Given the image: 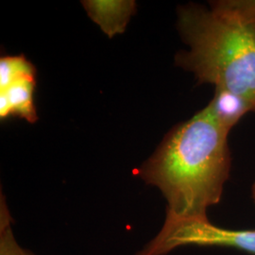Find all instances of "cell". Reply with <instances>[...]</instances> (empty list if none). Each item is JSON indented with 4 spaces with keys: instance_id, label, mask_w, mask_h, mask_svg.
Here are the masks:
<instances>
[{
    "instance_id": "7",
    "label": "cell",
    "mask_w": 255,
    "mask_h": 255,
    "mask_svg": "<svg viewBox=\"0 0 255 255\" xmlns=\"http://www.w3.org/2000/svg\"><path fill=\"white\" fill-rule=\"evenodd\" d=\"M34 65L24 56H7L0 60V91L24 78H35Z\"/></svg>"
},
{
    "instance_id": "2",
    "label": "cell",
    "mask_w": 255,
    "mask_h": 255,
    "mask_svg": "<svg viewBox=\"0 0 255 255\" xmlns=\"http://www.w3.org/2000/svg\"><path fill=\"white\" fill-rule=\"evenodd\" d=\"M177 27L189 50L177 54L176 64L255 112V0L181 6Z\"/></svg>"
},
{
    "instance_id": "3",
    "label": "cell",
    "mask_w": 255,
    "mask_h": 255,
    "mask_svg": "<svg viewBox=\"0 0 255 255\" xmlns=\"http://www.w3.org/2000/svg\"><path fill=\"white\" fill-rule=\"evenodd\" d=\"M224 247L255 255V230H229L206 220L164 219L159 233L135 255H165L180 247Z\"/></svg>"
},
{
    "instance_id": "8",
    "label": "cell",
    "mask_w": 255,
    "mask_h": 255,
    "mask_svg": "<svg viewBox=\"0 0 255 255\" xmlns=\"http://www.w3.org/2000/svg\"><path fill=\"white\" fill-rule=\"evenodd\" d=\"M11 216L3 195L0 201V255H34L19 244L14 237Z\"/></svg>"
},
{
    "instance_id": "5",
    "label": "cell",
    "mask_w": 255,
    "mask_h": 255,
    "mask_svg": "<svg viewBox=\"0 0 255 255\" xmlns=\"http://www.w3.org/2000/svg\"><path fill=\"white\" fill-rule=\"evenodd\" d=\"M83 6L94 22L111 38L123 33L135 11L134 1H83Z\"/></svg>"
},
{
    "instance_id": "1",
    "label": "cell",
    "mask_w": 255,
    "mask_h": 255,
    "mask_svg": "<svg viewBox=\"0 0 255 255\" xmlns=\"http://www.w3.org/2000/svg\"><path fill=\"white\" fill-rule=\"evenodd\" d=\"M230 131L206 106L175 126L137 170L163 194L166 219H208L207 210L220 201L230 177Z\"/></svg>"
},
{
    "instance_id": "6",
    "label": "cell",
    "mask_w": 255,
    "mask_h": 255,
    "mask_svg": "<svg viewBox=\"0 0 255 255\" xmlns=\"http://www.w3.org/2000/svg\"><path fill=\"white\" fill-rule=\"evenodd\" d=\"M207 106L219 122L230 130L244 115L252 112L251 107L241 98L219 89H216L215 95Z\"/></svg>"
},
{
    "instance_id": "9",
    "label": "cell",
    "mask_w": 255,
    "mask_h": 255,
    "mask_svg": "<svg viewBox=\"0 0 255 255\" xmlns=\"http://www.w3.org/2000/svg\"><path fill=\"white\" fill-rule=\"evenodd\" d=\"M253 199H254L255 203V182L254 186H253Z\"/></svg>"
},
{
    "instance_id": "4",
    "label": "cell",
    "mask_w": 255,
    "mask_h": 255,
    "mask_svg": "<svg viewBox=\"0 0 255 255\" xmlns=\"http://www.w3.org/2000/svg\"><path fill=\"white\" fill-rule=\"evenodd\" d=\"M35 78H24L11 83L1 91L0 118L7 119L10 116L26 119L33 123L37 120L34 105Z\"/></svg>"
}]
</instances>
